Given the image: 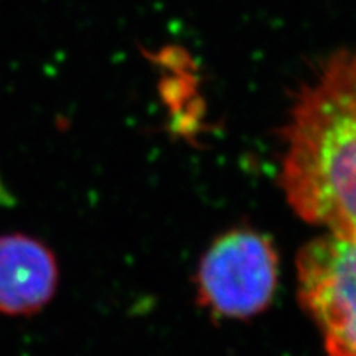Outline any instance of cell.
Instances as JSON below:
<instances>
[{
  "instance_id": "obj_1",
  "label": "cell",
  "mask_w": 356,
  "mask_h": 356,
  "mask_svg": "<svg viewBox=\"0 0 356 356\" xmlns=\"http://www.w3.org/2000/svg\"><path fill=\"white\" fill-rule=\"evenodd\" d=\"M282 185L293 211L328 233L356 238V51H338L291 109Z\"/></svg>"
},
{
  "instance_id": "obj_2",
  "label": "cell",
  "mask_w": 356,
  "mask_h": 356,
  "mask_svg": "<svg viewBox=\"0 0 356 356\" xmlns=\"http://www.w3.org/2000/svg\"><path fill=\"white\" fill-rule=\"evenodd\" d=\"M299 297L328 356H356V238L328 233L297 259Z\"/></svg>"
},
{
  "instance_id": "obj_3",
  "label": "cell",
  "mask_w": 356,
  "mask_h": 356,
  "mask_svg": "<svg viewBox=\"0 0 356 356\" xmlns=\"http://www.w3.org/2000/svg\"><path fill=\"white\" fill-rule=\"evenodd\" d=\"M277 270V254L269 239L256 231H229L203 256L200 300L222 317H252L273 300Z\"/></svg>"
},
{
  "instance_id": "obj_4",
  "label": "cell",
  "mask_w": 356,
  "mask_h": 356,
  "mask_svg": "<svg viewBox=\"0 0 356 356\" xmlns=\"http://www.w3.org/2000/svg\"><path fill=\"white\" fill-rule=\"evenodd\" d=\"M58 282L55 256L22 234L0 238V312L29 315L51 300Z\"/></svg>"
}]
</instances>
